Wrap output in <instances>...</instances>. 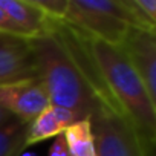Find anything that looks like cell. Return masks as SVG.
I'll return each mask as SVG.
<instances>
[{"label": "cell", "instance_id": "cell-1", "mask_svg": "<svg viewBox=\"0 0 156 156\" xmlns=\"http://www.w3.org/2000/svg\"><path fill=\"white\" fill-rule=\"evenodd\" d=\"M89 41L64 22H51L44 35L29 40L37 78L46 89L49 104L70 110L76 121L89 119L103 103L118 107L107 92Z\"/></svg>", "mask_w": 156, "mask_h": 156}, {"label": "cell", "instance_id": "cell-2", "mask_svg": "<svg viewBox=\"0 0 156 156\" xmlns=\"http://www.w3.org/2000/svg\"><path fill=\"white\" fill-rule=\"evenodd\" d=\"M89 46L110 98L135 127L147 154L153 156L156 142V103L150 98L141 78L118 46L92 38Z\"/></svg>", "mask_w": 156, "mask_h": 156}, {"label": "cell", "instance_id": "cell-3", "mask_svg": "<svg viewBox=\"0 0 156 156\" xmlns=\"http://www.w3.org/2000/svg\"><path fill=\"white\" fill-rule=\"evenodd\" d=\"M64 23L80 34L119 46L129 28H139L124 0H69Z\"/></svg>", "mask_w": 156, "mask_h": 156}, {"label": "cell", "instance_id": "cell-4", "mask_svg": "<svg viewBox=\"0 0 156 156\" xmlns=\"http://www.w3.org/2000/svg\"><path fill=\"white\" fill-rule=\"evenodd\" d=\"M89 122L95 156H148L135 127L118 107L100 104Z\"/></svg>", "mask_w": 156, "mask_h": 156}, {"label": "cell", "instance_id": "cell-5", "mask_svg": "<svg viewBox=\"0 0 156 156\" xmlns=\"http://www.w3.org/2000/svg\"><path fill=\"white\" fill-rule=\"evenodd\" d=\"M118 48L156 103V31L129 28Z\"/></svg>", "mask_w": 156, "mask_h": 156}, {"label": "cell", "instance_id": "cell-6", "mask_svg": "<svg viewBox=\"0 0 156 156\" xmlns=\"http://www.w3.org/2000/svg\"><path fill=\"white\" fill-rule=\"evenodd\" d=\"M49 106V98L40 78H25L0 84V107L19 121L29 124Z\"/></svg>", "mask_w": 156, "mask_h": 156}, {"label": "cell", "instance_id": "cell-7", "mask_svg": "<svg viewBox=\"0 0 156 156\" xmlns=\"http://www.w3.org/2000/svg\"><path fill=\"white\" fill-rule=\"evenodd\" d=\"M37 76L29 40L0 48V84Z\"/></svg>", "mask_w": 156, "mask_h": 156}, {"label": "cell", "instance_id": "cell-8", "mask_svg": "<svg viewBox=\"0 0 156 156\" xmlns=\"http://www.w3.org/2000/svg\"><path fill=\"white\" fill-rule=\"evenodd\" d=\"M75 121L76 118L70 110L49 104L35 119H32L28 124L26 141H25L26 147L63 135L64 130Z\"/></svg>", "mask_w": 156, "mask_h": 156}, {"label": "cell", "instance_id": "cell-9", "mask_svg": "<svg viewBox=\"0 0 156 156\" xmlns=\"http://www.w3.org/2000/svg\"><path fill=\"white\" fill-rule=\"evenodd\" d=\"M0 8L23 31L28 40L41 37L49 29L51 20L41 14L31 0H0Z\"/></svg>", "mask_w": 156, "mask_h": 156}, {"label": "cell", "instance_id": "cell-10", "mask_svg": "<svg viewBox=\"0 0 156 156\" xmlns=\"http://www.w3.org/2000/svg\"><path fill=\"white\" fill-rule=\"evenodd\" d=\"M70 156H95V142L89 119L75 121L63 133Z\"/></svg>", "mask_w": 156, "mask_h": 156}, {"label": "cell", "instance_id": "cell-11", "mask_svg": "<svg viewBox=\"0 0 156 156\" xmlns=\"http://www.w3.org/2000/svg\"><path fill=\"white\" fill-rule=\"evenodd\" d=\"M124 3L141 29L156 31V0H124Z\"/></svg>", "mask_w": 156, "mask_h": 156}, {"label": "cell", "instance_id": "cell-12", "mask_svg": "<svg viewBox=\"0 0 156 156\" xmlns=\"http://www.w3.org/2000/svg\"><path fill=\"white\" fill-rule=\"evenodd\" d=\"M31 2L51 22H63L69 5V0H31Z\"/></svg>", "mask_w": 156, "mask_h": 156}, {"label": "cell", "instance_id": "cell-13", "mask_svg": "<svg viewBox=\"0 0 156 156\" xmlns=\"http://www.w3.org/2000/svg\"><path fill=\"white\" fill-rule=\"evenodd\" d=\"M0 32L5 34V35H9V37H14V38L28 40L26 35L23 34V31L12 22V19L2 8H0Z\"/></svg>", "mask_w": 156, "mask_h": 156}, {"label": "cell", "instance_id": "cell-14", "mask_svg": "<svg viewBox=\"0 0 156 156\" xmlns=\"http://www.w3.org/2000/svg\"><path fill=\"white\" fill-rule=\"evenodd\" d=\"M49 156H70V151L67 148V144L63 135H58L54 139V144L49 150Z\"/></svg>", "mask_w": 156, "mask_h": 156}, {"label": "cell", "instance_id": "cell-15", "mask_svg": "<svg viewBox=\"0 0 156 156\" xmlns=\"http://www.w3.org/2000/svg\"><path fill=\"white\" fill-rule=\"evenodd\" d=\"M16 121H19V119L14 115H11L3 107H0V129H3V127H6V126H9V124H12Z\"/></svg>", "mask_w": 156, "mask_h": 156}, {"label": "cell", "instance_id": "cell-16", "mask_svg": "<svg viewBox=\"0 0 156 156\" xmlns=\"http://www.w3.org/2000/svg\"><path fill=\"white\" fill-rule=\"evenodd\" d=\"M20 41H28V40L14 38V37H9V35H5V34L0 32V48H2V46H9V44H16V43H20Z\"/></svg>", "mask_w": 156, "mask_h": 156}]
</instances>
